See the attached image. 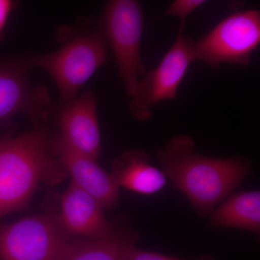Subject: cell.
I'll use <instances>...</instances> for the list:
<instances>
[{
    "mask_svg": "<svg viewBox=\"0 0 260 260\" xmlns=\"http://www.w3.org/2000/svg\"><path fill=\"white\" fill-rule=\"evenodd\" d=\"M143 27V8L135 0H110L101 17V30L112 48L119 78L130 97L145 73L141 53Z\"/></svg>",
    "mask_w": 260,
    "mask_h": 260,
    "instance_id": "4",
    "label": "cell"
},
{
    "mask_svg": "<svg viewBox=\"0 0 260 260\" xmlns=\"http://www.w3.org/2000/svg\"><path fill=\"white\" fill-rule=\"evenodd\" d=\"M107 43L101 29L77 32L60 49L30 56L32 67L45 70L54 80L61 104L70 102L107 60Z\"/></svg>",
    "mask_w": 260,
    "mask_h": 260,
    "instance_id": "3",
    "label": "cell"
},
{
    "mask_svg": "<svg viewBox=\"0 0 260 260\" xmlns=\"http://www.w3.org/2000/svg\"><path fill=\"white\" fill-rule=\"evenodd\" d=\"M150 160L144 150H128L112 162L111 174L119 187L138 194H154L167 184V178Z\"/></svg>",
    "mask_w": 260,
    "mask_h": 260,
    "instance_id": "13",
    "label": "cell"
},
{
    "mask_svg": "<svg viewBox=\"0 0 260 260\" xmlns=\"http://www.w3.org/2000/svg\"><path fill=\"white\" fill-rule=\"evenodd\" d=\"M259 44V10H240L222 20L200 40L193 41V56L194 61L213 68L223 64L246 66Z\"/></svg>",
    "mask_w": 260,
    "mask_h": 260,
    "instance_id": "5",
    "label": "cell"
},
{
    "mask_svg": "<svg viewBox=\"0 0 260 260\" xmlns=\"http://www.w3.org/2000/svg\"><path fill=\"white\" fill-rule=\"evenodd\" d=\"M138 238L139 234L124 219L119 218L107 235L70 241L59 260H126L128 250Z\"/></svg>",
    "mask_w": 260,
    "mask_h": 260,
    "instance_id": "12",
    "label": "cell"
},
{
    "mask_svg": "<svg viewBox=\"0 0 260 260\" xmlns=\"http://www.w3.org/2000/svg\"><path fill=\"white\" fill-rule=\"evenodd\" d=\"M57 217L65 232L81 239L104 237L113 229L100 203L73 182L61 196Z\"/></svg>",
    "mask_w": 260,
    "mask_h": 260,
    "instance_id": "11",
    "label": "cell"
},
{
    "mask_svg": "<svg viewBox=\"0 0 260 260\" xmlns=\"http://www.w3.org/2000/svg\"><path fill=\"white\" fill-rule=\"evenodd\" d=\"M206 3L205 0H175L168 8L164 15L179 19L180 21L179 32H183L188 17Z\"/></svg>",
    "mask_w": 260,
    "mask_h": 260,
    "instance_id": "15",
    "label": "cell"
},
{
    "mask_svg": "<svg viewBox=\"0 0 260 260\" xmlns=\"http://www.w3.org/2000/svg\"><path fill=\"white\" fill-rule=\"evenodd\" d=\"M50 138L39 123L18 136H0V218L25 208L39 183L59 182L68 174L51 153Z\"/></svg>",
    "mask_w": 260,
    "mask_h": 260,
    "instance_id": "2",
    "label": "cell"
},
{
    "mask_svg": "<svg viewBox=\"0 0 260 260\" xmlns=\"http://www.w3.org/2000/svg\"><path fill=\"white\" fill-rule=\"evenodd\" d=\"M30 56L0 59V124L15 114H26L39 123L51 104L47 88L34 86L29 78Z\"/></svg>",
    "mask_w": 260,
    "mask_h": 260,
    "instance_id": "8",
    "label": "cell"
},
{
    "mask_svg": "<svg viewBox=\"0 0 260 260\" xmlns=\"http://www.w3.org/2000/svg\"><path fill=\"white\" fill-rule=\"evenodd\" d=\"M58 136L78 153L97 160L102 152V140L97 116V96L85 91L61 107L58 113Z\"/></svg>",
    "mask_w": 260,
    "mask_h": 260,
    "instance_id": "9",
    "label": "cell"
},
{
    "mask_svg": "<svg viewBox=\"0 0 260 260\" xmlns=\"http://www.w3.org/2000/svg\"><path fill=\"white\" fill-rule=\"evenodd\" d=\"M193 41L179 31L175 42L156 68L140 79L129 105L135 119L149 120L157 104L177 97L179 85L194 61Z\"/></svg>",
    "mask_w": 260,
    "mask_h": 260,
    "instance_id": "7",
    "label": "cell"
},
{
    "mask_svg": "<svg viewBox=\"0 0 260 260\" xmlns=\"http://www.w3.org/2000/svg\"><path fill=\"white\" fill-rule=\"evenodd\" d=\"M126 260H184L173 256L164 255L155 251L141 250L135 245L131 246L126 254Z\"/></svg>",
    "mask_w": 260,
    "mask_h": 260,
    "instance_id": "16",
    "label": "cell"
},
{
    "mask_svg": "<svg viewBox=\"0 0 260 260\" xmlns=\"http://www.w3.org/2000/svg\"><path fill=\"white\" fill-rule=\"evenodd\" d=\"M209 225L259 232V191H242L228 197L211 213Z\"/></svg>",
    "mask_w": 260,
    "mask_h": 260,
    "instance_id": "14",
    "label": "cell"
},
{
    "mask_svg": "<svg viewBox=\"0 0 260 260\" xmlns=\"http://www.w3.org/2000/svg\"><path fill=\"white\" fill-rule=\"evenodd\" d=\"M70 241L57 214L0 224V260H59Z\"/></svg>",
    "mask_w": 260,
    "mask_h": 260,
    "instance_id": "6",
    "label": "cell"
},
{
    "mask_svg": "<svg viewBox=\"0 0 260 260\" xmlns=\"http://www.w3.org/2000/svg\"><path fill=\"white\" fill-rule=\"evenodd\" d=\"M50 150L60 160L72 181L93 197L104 209H112L119 200V186L95 159L72 150L59 136L50 138Z\"/></svg>",
    "mask_w": 260,
    "mask_h": 260,
    "instance_id": "10",
    "label": "cell"
},
{
    "mask_svg": "<svg viewBox=\"0 0 260 260\" xmlns=\"http://www.w3.org/2000/svg\"><path fill=\"white\" fill-rule=\"evenodd\" d=\"M162 172L184 193L200 217L213 213L251 172L240 156L218 158L196 152L190 137H173L157 153Z\"/></svg>",
    "mask_w": 260,
    "mask_h": 260,
    "instance_id": "1",
    "label": "cell"
},
{
    "mask_svg": "<svg viewBox=\"0 0 260 260\" xmlns=\"http://www.w3.org/2000/svg\"><path fill=\"white\" fill-rule=\"evenodd\" d=\"M16 3L10 0H0V41L3 39L5 26Z\"/></svg>",
    "mask_w": 260,
    "mask_h": 260,
    "instance_id": "17",
    "label": "cell"
}]
</instances>
